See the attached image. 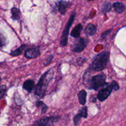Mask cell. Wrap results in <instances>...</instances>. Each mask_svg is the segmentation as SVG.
I'll use <instances>...</instances> for the list:
<instances>
[{
    "mask_svg": "<svg viewBox=\"0 0 126 126\" xmlns=\"http://www.w3.org/2000/svg\"><path fill=\"white\" fill-rule=\"evenodd\" d=\"M54 73V72L53 70L50 69V70L46 71L42 75L36 86L34 87V94L36 98L41 99L44 97V95L46 92L48 85L52 79L53 78Z\"/></svg>",
    "mask_w": 126,
    "mask_h": 126,
    "instance_id": "cell-1",
    "label": "cell"
},
{
    "mask_svg": "<svg viewBox=\"0 0 126 126\" xmlns=\"http://www.w3.org/2000/svg\"><path fill=\"white\" fill-rule=\"evenodd\" d=\"M110 60V52L103 51L97 54L92 60L89 68L95 71H100L105 70L108 66Z\"/></svg>",
    "mask_w": 126,
    "mask_h": 126,
    "instance_id": "cell-2",
    "label": "cell"
},
{
    "mask_svg": "<svg viewBox=\"0 0 126 126\" xmlns=\"http://www.w3.org/2000/svg\"><path fill=\"white\" fill-rule=\"evenodd\" d=\"M119 89V86L118 82L113 81L111 84H107V87H104L98 92L97 94V99L100 102H103L108 98L113 91H118Z\"/></svg>",
    "mask_w": 126,
    "mask_h": 126,
    "instance_id": "cell-3",
    "label": "cell"
},
{
    "mask_svg": "<svg viewBox=\"0 0 126 126\" xmlns=\"http://www.w3.org/2000/svg\"><path fill=\"white\" fill-rule=\"evenodd\" d=\"M106 78L107 76L104 73L99 74L93 76L90 79L89 82H87L89 84L88 88L94 91H97L100 87H104L107 84L106 82Z\"/></svg>",
    "mask_w": 126,
    "mask_h": 126,
    "instance_id": "cell-4",
    "label": "cell"
},
{
    "mask_svg": "<svg viewBox=\"0 0 126 126\" xmlns=\"http://www.w3.org/2000/svg\"><path fill=\"white\" fill-rule=\"evenodd\" d=\"M75 16H76V13L74 12L70 16V18H69L68 20L67 23H66L65 28L64 29L63 32L62 33V35L61 37V41H60V46L62 47H65L68 44V34L69 32H70V28H71V25H72L73 23L75 20Z\"/></svg>",
    "mask_w": 126,
    "mask_h": 126,
    "instance_id": "cell-5",
    "label": "cell"
},
{
    "mask_svg": "<svg viewBox=\"0 0 126 126\" xmlns=\"http://www.w3.org/2000/svg\"><path fill=\"white\" fill-rule=\"evenodd\" d=\"M76 39L73 45L71 47V49L75 52L80 53L83 51L84 49L87 46L88 44V40L86 38H80V36L76 38Z\"/></svg>",
    "mask_w": 126,
    "mask_h": 126,
    "instance_id": "cell-6",
    "label": "cell"
},
{
    "mask_svg": "<svg viewBox=\"0 0 126 126\" xmlns=\"http://www.w3.org/2000/svg\"><path fill=\"white\" fill-rule=\"evenodd\" d=\"M60 119V117L59 116H50L48 118H44L43 119H41L39 120L36 121L34 123L33 125L43 126H52L55 123H57Z\"/></svg>",
    "mask_w": 126,
    "mask_h": 126,
    "instance_id": "cell-7",
    "label": "cell"
},
{
    "mask_svg": "<svg viewBox=\"0 0 126 126\" xmlns=\"http://www.w3.org/2000/svg\"><path fill=\"white\" fill-rule=\"evenodd\" d=\"M71 4V2H68V1L61 0V1H59V2L55 4L54 9L56 10L57 12H60L61 14L63 15L66 13L67 9L70 7Z\"/></svg>",
    "mask_w": 126,
    "mask_h": 126,
    "instance_id": "cell-8",
    "label": "cell"
},
{
    "mask_svg": "<svg viewBox=\"0 0 126 126\" xmlns=\"http://www.w3.org/2000/svg\"><path fill=\"white\" fill-rule=\"evenodd\" d=\"M40 55V52L39 49L35 48H31L26 50L25 53V56L28 59H35Z\"/></svg>",
    "mask_w": 126,
    "mask_h": 126,
    "instance_id": "cell-9",
    "label": "cell"
},
{
    "mask_svg": "<svg viewBox=\"0 0 126 126\" xmlns=\"http://www.w3.org/2000/svg\"><path fill=\"white\" fill-rule=\"evenodd\" d=\"M97 32V27L92 23L87 25L85 29V33L87 36H93Z\"/></svg>",
    "mask_w": 126,
    "mask_h": 126,
    "instance_id": "cell-10",
    "label": "cell"
},
{
    "mask_svg": "<svg viewBox=\"0 0 126 126\" xmlns=\"http://www.w3.org/2000/svg\"><path fill=\"white\" fill-rule=\"evenodd\" d=\"M82 30H83V26L82 24H78L76 26V27L74 28V29L73 30L72 32L71 33V36L73 38H78L80 36V34H81V32H82Z\"/></svg>",
    "mask_w": 126,
    "mask_h": 126,
    "instance_id": "cell-11",
    "label": "cell"
},
{
    "mask_svg": "<svg viewBox=\"0 0 126 126\" xmlns=\"http://www.w3.org/2000/svg\"><path fill=\"white\" fill-rule=\"evenodd\" d=\"M34 87V82L33 80L28 79L24 82L23 84V88L27 92H31Z\"/></svg>",
    "mask_w": 126,
    "mask_h": 126,
    "instance_id": "cell-12",
    "label": "cell"
},
{
    "mask_svg": "<svg viewBox=\"0 0 126 126\" xmlns=\"http://www.w3.org/2000/svg\"><path fill=\"white\" fill-rule=\"evenodd\" d=\"M113 7L117 13H122L126 9L125 5L120 2H115L113 4Z\"/></svg>",
    "mask_w": 126,
    "mask_h": 126,
    "instance_id": "cell-13",
    "label": "cell"
},
{
    "mask_svg": "<svg viewBox=\"0 0 126 126\" xmlns=\"http://www.w3.org/2000/svg\"><path fill=\"white\" fill-rule=\"evenodd\" d=\"M11 14H12L11 18L14 20H18L20 18V11L18 8L16 7H12L11 9Z\"/></svg>",
    "mask_w": 126,
    "mask_h": 126,
    "instance_id": "cell-14",
    "label": "cell"
},
{
    "mask_svg": "<svg viewBox=\"0 0 126 126\" xmlns=\"http://www.w3.org/2000/svg\"><path fill=\"white\" fill-rule=\"evenodd\" d=\"M78 98L80 104L84 105L86 103V98H87V92L84 90H81L78 94Z\"/></svg>",
    "mask_w": 126,
    "mask_h": 126,
    "instance_id": "cell-15",
    "label": "cell"
},
{
    "mask_svg": "<svg viewBox=\"0 0 126 126\" xmlns=\"http://www.w3.org/2000/svg\"><path fill=\"white\" fill-rule=\"evenodd\" d=\"M26 47H27V45H26V44H22V45H21L18 49H16V50H13V51H11V52L10 53V55L12 57L18 56V55H21Z\"/></svg>",
    "mask_w": 126,
    "mask_h": 126,
    "instance_id": "cell-16",
    "label": "cell"
},
{
    "mask_svg": "<svg viewBox=\"0 0 126 126\" xmlns=\"http://www.w3.org/2000/svg\"><path fill=\"white\" fill-rule=\"evenodd\" d=\"M7 40L6 37L5 36L3 32L0 30V49H2V48L6 46L7 44Z\"/></svg>",
    "mask_w": 126,
    "mask_h": 126,
    "instance_id": "cell-17",
    "label": "cell"
},
{
    "mask_svg": "<svg viewBox=\"0 0 126 126\" xmlns=\"http://www.w3.org/2000/svg\"><path fill=\"white\" fill-rule=\"evenodd\" d=\"M111 10V4L110 2H106L101 7V12L103 14H107Z\"/></svg>",
    "mask_w": 126,
    "mask_h": 126,
    "instance_id": "cell-18",
    "label": "cell"
},
{
    "mask_svg": "<svg viewBox=\"0 0 126 126\" xmlns=\"http://www.w3.org/2000/svg\"><path fill=\"white\" fill-rule=\"evenodd\" d=\"M36 105L37 107L41 108V113L42 114H44L47 110L48 107L46 104H44L43 102L41 101H37L36 103Z\"/></svg>",
    "mask_w": 126,
    "mask_h": 126,
    "instance_id": "cell-19",
    "label": "cell"
},
{
    "mask_svg": "<svg viewBox=\"0 0 126 126\" xmlns=\"http://www.w3.org/2000/svg\"><path fill=\"white\" fill-rule=\"evenodd\" d=\"M79 115L82 118H87V107H84L81 108L78 113Z\"/></svg>",
    "mask_w": 126,
    "mask_h": 126,
    "instance_id": "cell-20",
    "label": "cell"
},
{
    "mask_svg": "<svg viewBox=\"0 0 126 126\" xmlns=\"http://www.w3.org/2000/svg\"><path fill=\"white\" fill-rule=\"evenodd\" d=\"M6 91H7V87L5 85L0 86V99L2 98L6 94Z\"/></svg>",
    "mask_w": 126,
    "mask_h": 126,
    "instance_id": "cell-21",
    "label": "cell"
},
{
    "mask_svg": "<svg viewBox=\"0 0 126 126\" xmlns=\"http://www.w3.org/2000/svg\"><path fill=\"white\" fill-rule=\"evenodd\" d=\"M81 118H81V117L78 114H77L76 115H75V116L74 117V119H73L74 124H75V126L79 125V124H80V123H81Z\"/></svg>",
    "mask_w": 126,
    "mask_h": 126,
    "instance_id": "cell-22",
    "label": "cell"
},
{
    "mask_svg": "<svg viewBox=\"0 0 126 126\" xmlns=\"http://www.w3.org/2000/svg\"><path fill=\"white\" fill-rule=\"evenodd\" d=\"M86 58H84V57H79L77 59H76V62H77V63L76 64V65H79V63H79V66H81V65H82V64L86 62Z\"/></svg>",
    "mask_w": 126,
    "mask_h": 126,
    "instance_id": "cell-23",
    "label": "cell"
},
{
    "mask_svg": "<svg viewBox=\"0 0 126 126\" xmlns=\"http://www.w3.org/2000/svg\"><path fill=\"white\" fill-rule=\"evenodd\" d=\"M112 31H113V30L110 29V30H108L105 31V32H103V33L101 34V38H102V39H104L105 38H107V37L109 35L110 33Z\"/></svg>",
    "mask_w": 126,
    "mask_h": 126,
    "instance_id": "cell-24",
    "label": "cell"
},
{
    "mask_svg": "<svg viewBox=\"0 0 126 126\" xmlns=\"http://www.w3.org/2000/svg\"><path fill=\"white\" fill-rule=\"evenodd\" d=\"M52 60H53V55H49V56L47 58V59H46V60L45 61V62H44V66H47V65H48L49 64H50V63L52 62Z\"/></svg>",
    "mask_w": 126,
    "mask_h": 126,
    "instance_id": "cell-25",
    "label": "cell"
},
{
    "mask_svg": "<svg viewBox=\"0 0 126 126\" xmlns=\"http://www.w3.org/2000/svg\"><path fill=\"white\" fill-rule=\"evenodd\" d=\"M97 97H95L94 95H92L91 96V98H90V102L95 103V102H96V101H97Z\"/></svg>",
    "mask_w": 126,
    "mask_h": 126,
    "instance_id": "cell-26",
    "label": "cell"
},
{
    "mask_svg": "<svg viewBox=\"0 0 126 126\" xmlns=\"http://www.w3.org/2000/svg\"><path fill=\"white\" fill-rule=\"evenodd\" d=\"M1 81V78H0V81Z\"/></svg>",
    "mask_w": 126,
    "mask_h": 126,
    "instance_id": "cell-27",
    "label": "cell"
},
{
    "mask_svg": "<svg viewBox=\"0 0 126 126\" xmlns=\"http://www.w3.org/2000/svg\"><path fill=\"white\" fill-rule=\"evenodd\" d=\"M88 1H93V0H88Z\"/></svg>",
    "mask_w": 126,
    "mask_h": 126,
    "instance_id": "cell-28",
    "label": "cell"
}]
</instances>
